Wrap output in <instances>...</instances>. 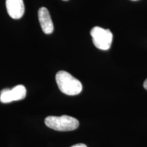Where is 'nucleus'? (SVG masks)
I'll list each match as a JSON object with an SVG mask.
<instances>
[{"label": "nucleus", "mask_w": 147, "mask_h": 147, "mask_svg": "<svg viewBox=\"0 0 147 147\" xmlns=\"http://www.w3.org/2000/svg\"><path fill=\"white\" fill-rule=\"evenodd\" d=\"M55 78L59 89L64 94L76 95L81 93L82 90L81 82L67 71H58Z\"/></svg>", "instance_id": "f257e3e1"}, {"label": "nucleus", "mask_w": 147, "mask_h": 147, "mask_svg": "<svg viewBox=\"0 0 147 147\" xmlns=\"http://www.w3.org/2000/svg\"><path fill=\"white\" fill-rule=\"evenodd\" d=\"M45 123L48 127L59 131H72L79 126L78 121L68 115L49 116L45 119Z\"/></svg>", "instance_id": "f03ea898"}, {"label": "nucleus", "mask_w": 147, "mask_h": 147, "mask_svg": "<svg viewBox=\"0 0 147 147\" xmlns=\"http://www.w3.org/2000/svg\"><path fill=\"white\" fill-rule=\"evenodd\" d=\"M91 36L95 47L100 50H108L111 47L113 35L110 29L96 26L91 31Z\"/></svg>", "instance_id": "7ed1b4c3"}, {"label": "nucleus", "mask_w": 147, "mask_h": 147, "mask_svg": "<svg viewBox=\"0 0 147 147\" xmlns=\"http://www.w3.org/2000/svg\"><path fill=\"white\" fill-rule=\"evenodd\" d=\"M27 90L25 86L18 84L12 89H4L0 92V102L3 104L22 100L26 97Z\"/></svg>", "instance_id": "20e7f679"}, {"label": "nucleus", "mask_w": 147, "mask_h": 147, "mask_svg": "<svg viewBox=\"0 0 147 147\" xmlns=\"http://www.w3.org/2000/svg\"><path fill=\"white\" fill-rule=\"evenodd\" d=\"M5 5L7 12L11 18L19 19L23 16L25 12L23 0H6Z\"/></svg>", "instance_id": "39448f33"}, {"label": "nucleus", "mask_w": 147, "mask_h": 147, "mask_svg": "<svg viewBox=\"0 0 147 147\" xmlns=\"http://www.w3.org/2000/svg\"><path fill=\"white\" fill-rule=\"evenodd\" d=\"M38 19L43 32L46 34H52L54 30V25L51 19V14L47 8L42 7L39 9Z\"/></svg>", "instance_id": "423d86ee"}, {"label": "nucleus", "mask_w": 147, "mask_h": 147, "mask_svg": "<svg viewBox=\"0 0 147 147\" xmlns=\"http://www.w3.org/2000/svg\"><path fill=\"white\" fill-rule=\"evenodd\" d=\"M71 147H87L84 144H82V143H80V144H77L74 145V146H71Z\"/></svg>", "instance_id": "0eeeda50"}, {"label": "nucleus", "mask_w": 147, "mask_h": 147, "mask_svg": "<svg viewBox=\"0 0 147 147\" xmlns=\"http://www.w3.org/2000/svg\"><path fill=\"white\" fill-rule=\"evenodd\" d=\"M143 86H144V89L147 90V79L145 80V81L144 82V84H143Z\"/></svg>", "instance_id": "6e6552de"}, {"label": "nucleus", "mask_w": 147, "mask_h": 147, "mask_svg": "<svg viewBox=\"0 0 147 147\" xmlns=\"http://www.w3.org/2000/svg\"><path fill=\"white\" fill-rule=\"evenodd\" d=\"M63 1H68V0H63Z\"/></svg>", "instance_id": "1a4fd4ad"}, {"label": "nucleus", "mask_w": 147, "mask_h": 147, "mask_svg": "<svg viewBox=\"0 0 147 147\" xmlns=\"http://www.w3.org/2000/svg\"><path fill=\"white\" fill-rule=\"evenodd\" d=\"M132 1H136V0H132Z\"/></svg>", "instance_id": "9d476101"}]
</instances>
